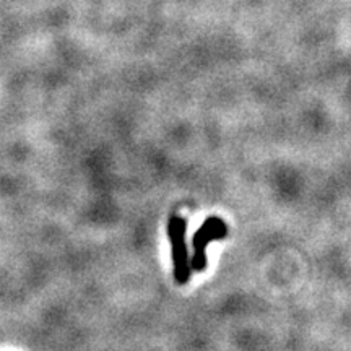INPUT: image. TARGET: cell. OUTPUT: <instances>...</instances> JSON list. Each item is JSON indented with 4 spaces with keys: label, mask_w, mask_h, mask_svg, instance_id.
<instances>
[{
    "label": "cell",
    "mask_w": 351,
    "mask_h": 351,
    "mask_svg": "<svg viewBox=\"0 0 351 351\" xmlns=\"http://www.w3.org/2000/svg\"><path fill=\"white\" fill-rule=\"evenodd\" d=\"M186 231L187 221L182 217H171L168 221V238L173 247V267H174V280L178 285H186L191 278V258L186 244Z\"/></svg>",
    "instance_id": "obj_1"
},
{
    "label": "cell",
    "mask_w": 351,
    "mask_h": 351,
    "mask_svg": "<svg viewBox=\"0 0 351 351\" xmlns=\"http://www.w3.org/2000/svg\"><path fill=\"white\" fill-rule=\"evenodd\" d=\"M228 234V226L221 218L210 217L204 221L192 238V258L191 267L195 271H204L207 269V247L213 241L225 239Z\"/></svg>",
    "instance_id": "obj_2"
}]
</instances>
